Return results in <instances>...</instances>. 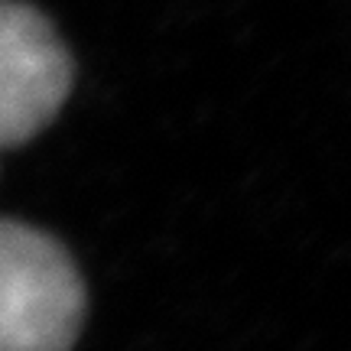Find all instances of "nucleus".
<instances>
[{
	"mask_svg": "<svg viewBox=\"0 0 351 351\" xmlns=\"http://www.w3.org/2000/svg\"><path fill=\"white\" fill-rule=\"evenodd\" d=\"M85 319V280L59 241L0 218V351H72Z\"/></svg>",
	"mask_w": 351,
	"mask_h": 351,
	"instance_id": "1",
	"label": "nucleus"
},
{
	"mask_svg": "<svg viewBox=\"0 0 351 351\" xmlns=\"http://www.w3.org/2000/svg\"><path fill=\"white\" fill-rule=\"evenodd\" d=\"M75 65L52 20L33 3L0 0V150L23 147L62 111Z\"/></svg>",
	"mask_w": 351,
	"mask_h": 351,
	"instance_id": "2",
	"label": "nucleus"
}]
</instances>
